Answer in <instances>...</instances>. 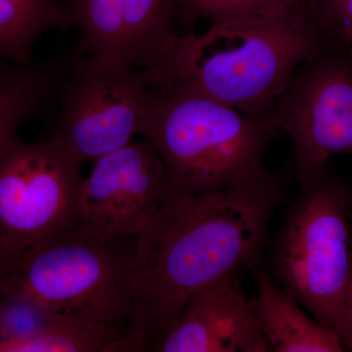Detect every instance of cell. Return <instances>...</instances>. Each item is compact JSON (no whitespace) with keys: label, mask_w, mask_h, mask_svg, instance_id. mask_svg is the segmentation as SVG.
<instances>
[{"label":"cell","mask_w":352,"mask_h":352,"mask_svg":"<svg viewBox=\"0 0 352 352\" xmlns=\"http://www.w3.org/2000/svg\"><path fill=\"white\" fill-rule=\"evenodd\" d=\"M280 199L274 175L204 195L171 194L136 236L129 351H150L208 285L256 267Z\"/></svg>","instance_id":"6da1fadb"},{"label":"cell","mask_w":352,"mask_h":352,"mask_svg":"<svg viewBox=\"0 0 352 352\" xmlns=\"http://www.w3.org/2000/svg\"><path fill=\"white\" fill-rule=\"evenodd\" d=\"M323 43L298 0L271 15L183 34L147 73L153 87L182 85L263 120L295 69Z\"/></svg>","instance_id":"7a4b0ae2"},{"label":"cell","mask_w":352,"mask_h":352,"mask_svg":"<svg viewBox=\"0 0 352 352\" xmlns=\"http://www.w3.org/2000/svg\"><path fill=\"white\" fill-rule=\"evenodd\" d=\"M278 133L267 120L173 85L153 87L138 131L161 157L173 194L185 195L267 179L264 160Z\"/></svg>","instance_id":"3957f363"},{"label":"cell","mask_w":352,"mask_h":352,"mask_svg":"<svg viewBox=\"0 0 352 352\" xmlns=\"http://www.w3.org/2000/svg\"><path fill=\"white\" fill-rule=\"evenodd\" d=\"M135 248L136 237H103L76 226L23 252L8 277L51 311L87 317L127 338Z\"/></svg>","instance_id":"277c9868"},{"label":"cell","mask_w":352,"mask_h":352,"mask_svg":"<svg viewBox=\"0 0 352 352\" xmlns=\"http://www.w3.org/2000/svg\"><path fill=\"white\" fill-rule=\"evenodd\" d=\"M349 205L346 189L325 171L300 190L272 254L275 281L336 333L351 270Z\"/></svg>","instance_id":"5b68a950"},{"label":"cell","mask_w":352,"mask_h":352,"mask_svg":"<svg viewBox=\"0 0 352 352\" xmlns=\"http://www.w3.org/2000/svg\"><path fill=\"white\" fill-rule=\"evenodd\" d=\"M263 120L291 140L300 190L325 173L331 157L352 156V51L324 41L295 69Z\"/></svg>","instance_id":"8992f818"},{"label":"cell","mask_w":352,"mask_h":352,"mask_svg":"<svg viewBox=\"0 0 352 352\" xmlns=\"http://www.w3.org/2000/svg\"><path fill=\"white\" fill-rule=\"evenodd\" d=\"M146 69L102 64L78 53L58 92L48 140L80 166L132 142L151 107Z\"/></svg>","instance_id":"52a82bcc"},{"label":"cell","mask_w":352,"mask_h":352,"mask_svg":"<svg viewBox=\"0 0 352 352\" xmlns=\"http://www.w3.org/2000/svg\"><path fill=\"white\" fill-rule=\"evenodd\" d=\"M80 164L50 140L18 136L0 162V247L19 254L78 226Z\"/></svg>","instance_id":"ba28073f"},{"label":"cell","mask_w":352,"mask_h":352,"mask_svg":"<svg viewBox=\"0 0 352 352\" xmlns=\"http://www.w3.org/2000/svg\"><path fill=\"white\" fill-rule=\"evenodd\" d=\"M188 24L180 0H66L56 29L76 32L82 56L148 69L164 61Z\"/></svg>","instance_id":"9c48e42d"},{"label":"cell","mask_w":352,"mask_h":352,"mask_svg":"<svg viewBox=\"0 0 352 352\" xmlns=\"http://www.w3.org/2000/svg\"><path fill=\"white\" fill-rule=\"evenodd\" d=\"M94 162L83 178L78 226L103 237H136L173 194L161 157L143 139Z\"/></svg>","instance_id":"30bf717a"},{"label":"cell","mask_w":352,"mask_h":352,"mask_svg":"<svg viewBox=\"0 0 352 352\" xmlns=\"http://www.w3.org/2000/svg\"><path fill=\"white\" fill-rule=\"evenodd\" d=\"M159 352H270L236 272L196 294L153 344Z\"/></svg>","instance_id":"8fae6325"},{"label":"cell","mask_w":352,"mask_h":352,"mask_svg":"<svg viewBox=\"0 0 352 352\" xmlns=\"http://www.w3.org/2000/svg\"><path fill=\"white\" fill-rule=\"evenodd\" d=\"M76 56L72 45L29 66L0 60V162L21 126L41 119L57 104L59 88Z\"/></svg>","instance_id":"7c38bea8"},{"label":"cell","mask_w":352,"mask_h":352,"mask_svg":"<svg viewBox=\"0 0 352 352\" xmlns=\"http://www.w3.org/2000/svg\"><path fill=\"white\" fill-rule=\"evenodd\" d=\"M252 270L258 286L256 296L251 300L252 314L270 351H344L337 333L308 316L302 305L272 275L256 266Z\"/></svg>","instance_id":"4fadbf2b"},{"label":"cell","mask_w":352,"mask_h":352,"mask_svg":"<svg viewBox=\"0 0 352 352\" xmlns=\"http://www.w3.org/2000/svg\"><path fill=\"white\" fill-rule=\"evenodd\" d=\"M56 0H0V60L18 66L34 63L38 38L56 29Z\"/></svg>","instance_id":"5bb4252c"},{"label":"cell","mask_w":352,"mask_h":352,"mask_svg":"<svg viewBox=\"0 0 352 352\" xmlns=\"http://www.w3.org/2000/svg\"><path fill=\"white\" fill-rule=\"evenodd\" d=\"M8 272L0 276V352H24L28 342L58 314L16 288Z\"/></svg>","instance_id":"9a60e30c"},{"label":"cell","mask_w":352,"mask_h":352,"mask_svg":"<svg viewBox=\"0 0 352 352\" xmlns=\"http://www.w3.org/2000/svg\"><path fill=\"white\" fill-rule=\"evenodd\" d=\"M298 0H180L187 22L212 23L263 17L285 10Z\"/></svg>","instance_id":"2e32d148"},{"label":"cell","mask_w":352,"mask_h":352,"mask_svg":"<svg viewBox=\"0 0 352 352\" xmlns=\"http://www.w3.org/2000/svg\"><path fill=\"white\" fill-rule=\"evenodd\" d=\"M314 27L327 43L352 51V0H303Z\"/></svg>","instance_id":"e0dca14e"},{"label":"cell","mask_w":352,"mask_h":352,"mask_svg":"<svg viewBox=\"0 0 352 352\" xmlns=\"http://www.w3.org/2000/svg\"><path fill=\"white\" fill-rule=\"evenodd\" d=\"M351 234V270L347 285L346 300H344V310L337 335L344 351H352V224Z\"/></svg>","instance_id":"ac0fdd59"},{"label":"cell","mask_w":352,"mask_h":352,"mask_svg":"<svg viewBox=\"0 0 352 352\" xmlns=\"http://www.w3.org/2000/svg\"><path fill=\"white\" fill-rule=\"evenodd\" d=\"M22 254H11V252H7L6 250L0 247V276L6 274L15 265Z\"/></svg>","instance_id":"d6986e66"}]
</instances>
